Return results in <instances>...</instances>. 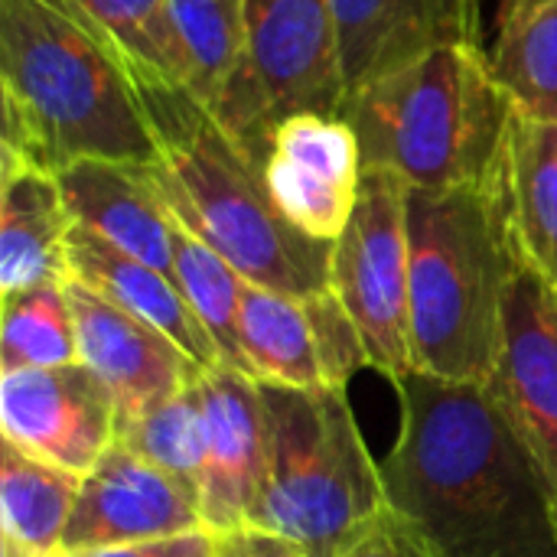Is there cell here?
I'll use <instances>...</instances> for the list:
<instances>
[{"mask_svg": "<svg viewBox=\"0 0 557 557\" xmlns=\"http://www.w3.org/2000/svg\"><path fill=\"white\" fill-rule=\"evenodd\" d=\"M69 362H78V343L65 277L7 294L0 323V372L52 369Z\"/></svg>", "mask_w": 557, "mask_h": 557, "instance_id": "25", "label": "cell"}, {"mask_svg": "<svg viewBox=\"0 0 557 557\" xmlns=\"http://www.w3.org/2000/svg\"><path fill=\"white\" fill-rule=\"evenodd\" d=\"M65 277L85 284L88 290L101 294L114 307L127 310L131 317L144 320L147 326L170 336L199 369L222 366V356L186 304L176 281L121 248L108 245L95 232L75 225L65 242Z\"/></svg>", "mask_w": 557, "mask_h": 557, "instance_id": "17", "label": "cell"}, {"mask_svg": "<svg viewBox=\"0 0 557 557\" xmlns=\"http://www.w3.org/2000/svg\"><path fill=\"white\" fill-rule=\"evenodd\" d=\"M131 75L157 147L150 176L173 219L251 284L290 297L330 290L333 245L297 232L281 215L264 163L180 82Z\"/></svg>", "mask_w": 557, "mask_h": 557, "instance_id": "3", "label": "cell"}, {"mask_svg": "<svg viewBox=\"0 0 557 557\" xmlns=\"http://www.w3.org/2000/svg\"><path fill=\"white\" fill-rule=\"evenodd\" d=\"M196 529H206L199 493L114 441L82 476L72 519L62 535V552L78 555L117 548Z\"/></svg>", "mask_w": 557, "mask_h": 557, "instance_id": "12", "label": "cell"}, {"mask_svg": "<svg viewBox=\"0 0 557 557\" xmlns=\"http://www.w3.org/2000/svg\"><path fill=\"white\" fill-rule=\"evenodd\" d=\"M117 444L131 447L144 460L173 473L199 493L202 457H206V414H202V379L176 392L173 398L147 408L144 414L117 428Z\"/></svg>", "mask_w": 557, "mask_h": 557, "instance_id": "26", "label": "cell"}, {"mask_svg": "<svg viewBox=\"0 0 557 557\" xmlns=\"http://www.w3.org/2000/svg\"><path fill=\"white\" fill-rule=\"evenodd\" d=\"M408 248L414 372L457 385H493L512 268L503 180L447 193L411 189Z\"/></svg>", "mask_w": 557, "mask_h": 557, "instance_id": "4", "label": "cell"}, {"mask_svg": "<svg viewBox=\"0 0 557 557\" xmlns=\"http://www.w3.org/2000/svg\"><path fill=\"white\" fill-rule=\"evenodd\" d=\"M362 173V147L343 114H294L274 127L264 153V183L281 215L326 245L349 225Z\"/></svg>", "mask_w": 557, "mask_h": 557, "instance_id": "11", "label": "cell"}, {"mask_svg": "<svg viewBox=\"0 0 557 557\" xmlns=\"http://www.w3.org/2000/svg\"><path fill=\"white\" fill-rule=\"evenodd\" d=\"M382 460L388 506L431 557H557L548 490L493 385L408 375Z\"/></svg>", "mask_w": 557, "mask_h": 557, "instance_id": "1", "label": "cell"}, {"mask_svg": "<svg viewBox=\"0 0 557 557\" xmlns=\"http://www.w3.org/2000/svg\"><path fill=\"white\" fill-rule=\"evenodd\" d=\"M65 294L75 323L78 362H85L114 395L117 428L202 379L206 369H199L160 330L72 277H65Z\"/></svg>", "mask_w": 557, "mask_h": 557, "instance_id": "13", "label": "cell"}, {"mask_svg": "<svg viewBox=\"0 0 557 557\" xmlns=\"http://www.w3.org/2000/svg\"><path fill=\"white\" fill-rule=\"evenodd\" d=\"M36 557H72V555H69V552H62V548H59V552H46V555H36Z\"/></svg>", "mask_w": 557, "mask_h": 557, "instance_id": "32", "label": "cell"}, {"mask_svg": "<svg viewBox=\"0 0 557 557\" xmlns=\"http://www.w3.org/2000/svg\"><path fill=\"white\" fill-rule=\"evenodd\" d=\"M346 98L444 46H483V0H333Z\"/></svg>", "mask_w": 557, "mask_h": 557, "instance_id": "15", "label": "cell"}, {"mask_svg": "<svg viewBox=\"0 0 557 557\" xmlns=\"http://www.w3.org/2000/svg\"><path fill=\"white\" fill-rule=\"evenodd\" d=\"M170 29L176 82L212 111L245 52L242 0H170Z\"/></svg>", "mask_w": 557, "mask_h": 557, "instance_id": "23", "label": "cell"}, {"mask_svg": "<svg viewBox=\"0 0 557 557\" xmlns=\"http://www.w3.org/2000/svg\"><path fill=\"white\" fill-rule=\"evenodd\" d=\"M339 557H431L418 532L388 506L379 522Z\"/></svg>", "mask_w": 557, "mask_h": 557, "instance_id": "29", "label": "cell"}, {"mask_svg": "<svg viewBox=\"0 0 557 557\" xmlns=\"http://www.w3.org/2000/svg\"><path fill=\"white\" fill-rule=\"evenodd\" d=\"M493 392L532 454L557 519V287L519 251L516 238Z\"/></svg>", "mask_w": 557, "mask_h": 557, "instance_id": "9", "label": "cell"}, {"mask_svg": "<svg viewBox=\"0 0 557 557\" xmlns=\"http://www.w3.org/2000/svg\"><path fill=\"white\" fill-rule=\"evenodd\" d=\"M88 23L131 72L176 82V49L170 29V0H62Z\"/></svg>", "mask_w": 557, "mask_h": 557, "instance_id": "27", "label": "cell"}, {"mask_svg": "<svg viewBox=\"0 0 557 557\" xmlns=\"http://www.w3.org/2000/svg\"><path fill=\"white\" fill-rule=\"evenodd\" d=\"M366 170H388L411 189L490 186L506 160L516 104L486 46H444L352 91L339 111Z\"/></svg>", "mask_w": 557, "mask_h": 557, "instance_id": "5", "label": "cell"}, {"mask_svg": "<svg viewBox=\"0 0 557 557\" xmlns=\"http://www.w3.org/2000/svg\"><path fill=\"white\" fill-rule=\"evenodd\" d=\"M173 281L183 290L193 313L199 317V323L206 326V333L212 336L222 366L251 375L242 349V330H238L245 277L219 251H212L206 242L186 232L180 222L173 235Z\"/></svg>", "mask_w": 557, "mask_h": 557, "instance_id": "24", "label": "cell"}, {"mask_svg": "<svg viewBox=\"0 0 557 557\" xmlns=\"http://www.w3.org/2000/svg\"><path fill=\"white\" fill-rule=\"evenodd\" d=\"M212 557H304V552L258 525L235 529V532H215V555Z\"/></svg>", "mask_w": 557, "mask_h": 557, "instance_id": "31", "label": "cell"}, {"mask_svg": "<svg viewBox=\"0 0 557 557\" xmlns=\"http://www.w3.org/2000/svg\"><path fill=\"white\" fill-rule=\"evenodd\" d=\"M258 388L268 460L255 525L304 557H339L388 509L382 463L366 447L346 388Z\"/></svg>", "mask_w": 557, "mask_h": 557, "instance_id": "6", "label": "cell"}, {"mask_svg": "<svg viewBox=\"0 0 557 557\" xmlns=\"http://www.w3.org/2000/svg\"><path fill=\"white\" fill-rule=\"evenodd\" d=\"M206 457L199 476V512L209 532L248 529L258 519L268 421L258 379L215 366L202 372Z\"/></svg>", "mask_w": 557, "mask_h": 557, "instance_id": "14", "label": "cell"}, {"mask_svg": "<svg viewBox=\"0 0 557 557\" xmlns=\"http://www.w3.org/2000/svg\"><path fill=\"white\" fill-rule=\"evenodd\" d=\"M486 52L516 111L557 124V0H499Z\"/></svg>", "mask_w": 557, "mask_h": 557, "instance_id": "20", "label": "cell"}, {"mask_svg": "<svg viewBox=\"0 0 557 557\" xmlns=\"http://www.w3.org/2000/svg\"><path fill=\"white\" fill-rule=\"evenodd\" d=\"M0 431L23 454L85 476L117 441V405L85 362L3 372Z\"/></svg>", "mask_w": 557, "mask_h": 557, "instance_id": "10", "label": "cell"}, {"mask_svg": "<svg viewBox=\"0 0 557 557\" xmlns=\"http://www.w3.org/2000/svg\"><path fill=\"white\" fill-rule=\"evenodd\" d=\"M411 186L388 170H366L349 225L333 242L330 290L352 317L369 369L392 385L414 375L411 362V248H408Z\"/></svg>", "mask_w": 557, "mask_h": 557, "instance_id": "8", "label": "cell"}, {"mask_svg": "<svg viewBox=\"0 0 557 557\" xmlns=\"http://www.w3.org/2000/svg\"><path fill=\"white\" fill-rule=\"evenodd\" d=\"M82 476L23 454L3 441L0 454V532L33 555L59 552Z\"/></svg>", "mask_w": 557, "mask_h": 557, "instance_id": "22", "label": "cell"}, {"mask_svg": "<svg viewBox=\"0 0 557 557\" xmlns=\"http://www.w3.org/2000/svg\"><path fill=\"white\" fill-rule=\"evenodd\" d=\"M310 326H313V343L323 369V385L326 388H349L352 375L369 366L362 336L346 313L343 300L333 290H320L304 297Z\"/></svg>", "mask_w": 557, "mask_h": 557, "instance_id": "28", "label": "cell"}, {"mask_svg": "<svg viewBox=\"0 0 557 557\" xmlns=\"http://www.w3.org/2000/svg\"><path fill=\"white\" fill-rule=\"evenodd\" d=\"M215 555V532L196 529L186 535H170V539H153V542H134V545H117V548H95V552H78L72 557H212Z\"/></svg>", "mask_w": 557, "mask_h": 557, "instance_id": "30", "label": "cell"}, {"mask_svg": "<svg viewBox=\"0 0 557 557\" xmlns=\"http://www.w3.org/2000/svg\"><path fill=\"white\" fill-rule=\"evenodd\" d=\"M75 228L59 176L26 160H0V294L65 277Z\"/></svg>", "mask_w": 557, "mask_h": 557, "instance_id": "18", "label": "cell"}, {"mask_svg": "<svg viewBox=\"0 0 557 557\" xmlns=\"http://www.w3.org/2000/svg\"><path fill=\"white\" fill-rule=\"evenodd\" d=\"M0 160H157L127 62L62 0H0Z\"/></svg>", "mask_w": 557, "mask_h": 557, "instance_id": "2", "label": "cell"}, {"mask_svg": "<svg viewBox=\"0 0 557 557\" xmlns=\"http://www.w3.org/2000/svg\"><path fill=\"white\" fill-rule=\"evenodd\" d=\"M245 52L212 108L261 163L271 134L294 114H339L346 101L333 0H242Z\"/></svg>", "mask_w": 557, "mask_h": 557, "instance_id": "7", "label": "cell"}, {"mask_svg": "<svg viewBox=\"0 0 557 557\" xmlns=\"http://www.w3.org/2000/svg\"><path fill=\"white\" fill-rule=\"evenodd\" d=\"M55 176L75 225L173 277L176 219L166 209L150 166L78 160Z\"/></svg>", "mask_w": 557, "mask_h": 557, "instance_id": "16", "label": "cell"}, {"mask_svg": "<svg viewBox=\"0 0 557 557\" xmlns=\"http://www.w3.org/2000/svg\"><path fill=\"white\" fill-rule=\"evenodd\" d=\"M238 330L251 379L287 388H326L304 297L242 281Z\"/></svg>", "mask_w": 557, "mask_h": 557, "instance_id": "21", "label": "cell"}, {"mask_svg": "<svg viewBox=\"0 0 557 557\" xmlns=\"http://www.w3.org/2000/svg\"><path fill=\"white\" fill-rule=\"evenodd\" d=\"M499 180L519 251L557 287V124L516 111Z\"/></svg>", "mask_w": 557, "mask_h": 557, "instance_id": "19", "label": "cell"}]
</instances>
